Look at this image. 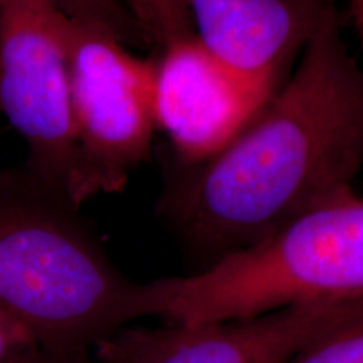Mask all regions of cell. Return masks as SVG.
<instances>
[{
	"instance_id": "6da1fadb",
	"label": "cell",
	"mask_w": 363,
	"mask_h": 363,
	"mask_svg": "<svg viewBox=\"0 0 363 363\" xmlns=\"http://www.w3.org/2000/svg\"><path fill=\"white\" fill-rule=\"evenodd\" d=\"M343 16L321 27L288 79L208 160L165 189L158 214L203 271L355 194L363 169V65Z\"/></svg>"
},
{
	"instance_id": "7a4b0ae2",
	"label": "cell",
	"mask_w": 363,
	"mask_h": 363,
	"mask_svg": "<svg viewBox=\"0 0 363 363\" xmlns=\"http://www.w3.org/2000/svg\"><path fill=\"white\" fill-rule=\"evenodd\" d=\"M0 311L45 355L79 360L155 316V286L126 278L66 197L26 172L0 174Z\"/></svg>"
},
{
	"instance_id": "3957f363",
	"label": "cell",
	"mask_w": 363,
	"mask_h": 363,
	"mask_svg": "<svg viewBox=\"0 0 363 363\" xmlns=\"http://www.w3.org/2000/svg\"><path fill=\"white\" fill-rule=\"evenodd\" d=\"M157 318L199 326L320 298L363 294V197L348 195L261 246L187 276L155 281Z\"/></svg>"
},
{
	"instance_id": "277c9868",
	"label": "cell",
	"mask_w": 363,
	"mask_h": 363,
	"mask_svg": "<svg viewBox=\"0 0 363 363\" xmlns=\"http://www.w3.org/2000/svg\"><path fill=\"white\" fill-rule=\"evenodd\" d=\"M71 108L76 158L66 197L86 201L125 189L150 160L158 131L153 111V61L106 30L67 19Z\"/></svg>"
},
{
	"instance_id": "5b68a950",
	"label": "cell",
	"mask_w": 363,
	"mask_h": 363,
	"mask_svg": "<svg viewBox=\"0 0 363 363\" xmlns=\"http://www.w3.org/2000/svg\"><path fill=\"white\" fill-rule=\"evenodd\" d=\"M67 19L52 0H0V115L27 143L26 174L62 197L76 158Z\"/></svg>"
},
{
	"instance_id": "8992f818",
	"label": "cell",
	"mask_w": 363,
	"mask_h": 363,
	"mask_svg": "<svg viewBox=\"0 0 363 363\" xmlns=\"http://www.w3.org/2000/svg\"><path fill=\"white\" fill-rule=\"evenodd\" d=\"M363 315L360 296L293 303L262 315L199 326L120 330L96 347L103 363H284Z\"/></svg>"
},
{
	"instance_id": "52a82bcc",
	"label": "cell",
	"mask_w": 363,
	"mask_h": 363,
	"mask_svg": "<svg viewBox=\"0 0 363 363\" xmlns=\"http://www.w3.org/2000/svg\"><path fill=\"white\" fill-rule=\"evenodd\" d=\"M153 111L182 165L219 153L272 94L247 84L194 35L153 52Z\"/></svg>"
},
{
	"instance_id": "ba28073f",
	"label": "cell",
	"mask_w": 363,
	"mask_h": 363,
	"mask_svg": "<svg viewBox=\"0 0 363 363\" xmlns=\"http://www.w3.org/2000/svg\"><path fill=\"white\" fill-rule=\"evenodd\" d=\"M194 38L222 66L266 94L283 84L337 0H184ZM288 76V74H286Z\"/></svg>"
},
{
	"instance_id": "9c48e42d",
	"label": "cell",
	"mask_w": 363,
	"mask_h": 363,
	"mask_svg": "<svg viewBox=\"0 0 363 363\" xmlns=\"http://www.w3.org/2000/svg\"><path fill=\"white\" fill-rule=\"evenodd\" d=\"M142 30L147 48L160 51L194 35L184 0H120Z\"/></svg>"
},
{
	"instance_id": "30bf717a",
	"label": "cell",
	"mask_w": 363,
	"mask_h": 363,
	"mask_svg": "<svg viewBox=\"0 0 363 363\" xmlns=\"http://www.w3.org/2000/svg\"><path fill=\"white\" fill-rule=\"evenodd\" d=\"M71 19L106 30L128 48H147L142 30L120 0H52Z\"/></svg>"
},
{
	"instance_id": "8fae6325",
	"label": "cell",
	"mask_w": 363,
	"mask_h": 363,
	"mask_svg": "<svg viewBox=\"0 0 363 363\" xmlns=\"http://www.w3.org/2000/svg\"><path fill=\"white\" fill-rule=\"evenodd\" d=\"M284 363H363V315L331 330Z\"/></svg>"
},
{
	"instance_id": "7c38bea8",
	"label": "cell",
	"mask_w": 363,
	"mask_h": 363,
	"mask_svg": "<svg viewBox=\"0 0 363 363\" xmlns=\"http://www.w3.org/2000/svg\"><path fill=\"white\" fill-rule=\"evenodd\" d=\"M45 355L27 331L0 311V363H30Z\"/></svg>"
},
{
	"instance_id": "4fadbf2b",
	"label": "cell",
	"mask_w": 363,
	"mask_h": 363,
	"mask_svg": "<svg viewBox=\"0 0 363 363\" xmlns=\"http://www.w3.org/2000/svg\"><path fill=\"white\" fill-rule=\"evenodd\" d=\"M348 19L352 22L353 33L363 54V0H348Z\"/></svg>"
},
{
	"instance_id": "5bb4252c",
	"label": "cell",
	"mask_w": 363,
	"mask_h": 363,
	"mask_svg": "<svg viewBox=\"0 0 363 363\" xmlns=\"http://www.w3.org/2000/svg\"><path fill=\"white\" fill-rule=\"evenodd\" d=\"M30 363H103V362H99V360L89 362V360H86V358H79V360H62V358H52L49 355H40Z\"/></svg>"
}]
</instances>
